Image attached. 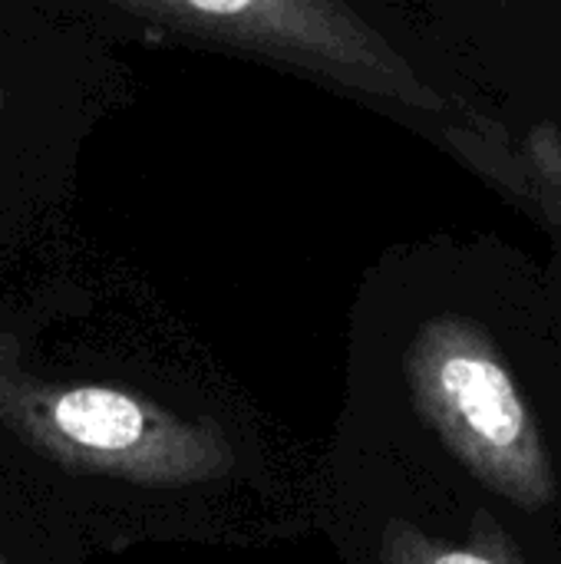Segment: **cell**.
<instances>
[{
    "label": "cell",
    "instance_id": "7a4b0ae2",
    "mask_svg": "<svg viewBox=\"0 0 561 564\" xmlns=\"http://www.w3.org/2000/svg\"><path fill=\"white\" fill-rule=\"evenodd\" d=\"M410 397L446 449L522 512L555 502V466L542 430L496 340L460 314L427 321L403 357Z\"/></svg>",
    "mask_w": 561,
    "mask_h": 564
},
{
    "label": "cell",
    "instance_id": "3957f363",
    "mask_svg": "<svg viewBox=\"0 0 561 564\" xmlns=\"http://www.w3.org/2000/svg\"><path fill=\"white\" fill-rule=\"evenodd\" d=\"M132 17L169 33L241 46L327 73L410 109L440 112L446 99L350 7L314 0H129Z\"/></svg>",
    "mask_w": 561,
    "mask_h": 564
},
{
    "label": "cell",
    "instance_id": "277c9868",
    "mask_svg": "<svg viewBox=\"0 0 561 564\" xmlns=\"http://www.w3.org/2000/svg\"><path fill=\"white\" fill-rule=\"evenodd\" d=\"M453 152L526 215L561 231V129L536 122L513 132L483 116L446 129Z\"/></svg>",
    "mask_w": 561,
    "mask_h": 564
},
{
    "label": "cell",
    "instance_id": "8992f818",
    "mask_svg": "<svg viewBox=\"0 0 561 564\" xmlns=\"http://www.w3.org/2000/svg\"><path fill=\"white\" fill-rule=\"evenodd\" d=\"M0 564H7V562H3V558H0Z\"/></svg>",
    "mask_w": 561,
    "mask_h": 564
},
{
    "label": "cell",
    "instance_id": "6da1fadb",
    "mask_svg": "<svg viewBox=\"0 0 561 564\" xmlns=\"http://www.w3.org/2000/svg\"><path fill=\"white\" fill-rule=\"evenodd\" d=\"M0 423L36 453L86 473L145 486L222 479L235 466L212 420H182L112 387H69L26 377L0 337Z\"/></svg>",
    "mask_w": 561,
    "mask_h": 564
},
{
    "label": "cell",
    "instance_id": "5b68a950",
    "mask_svg": "<svg viewBox=\"0 0 561 564\" xmlns=\"http://www.w3.org/2000/svg\"><path fill=\"white\" fill-rule=\"evenodd\" d=\"M380 564H526L522 552L506 539L499 522L479 516L473 542L453 545L427 535L423 529L393 519L384 529L380 542Z\"/></svg>",
    "mask_w": 561,
    "mask_h": 564
}]
</instances>
